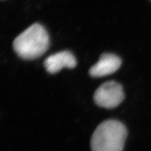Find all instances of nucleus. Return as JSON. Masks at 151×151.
<instances>
[{"label": "nucleus", "mask_w": 151, "mask_h": 151, "mask_svg": "<svg viewBox=\"0 0 151 151\" xmlns=\"http://www.w3.org/2000/svg\"><path fill=\"white\" fill-rule=\"evenodd\" d=\"M49 37L45 28L34 23L14 40L13 47L21 58L32 60L39 58L49 49Z\"/></svg>", "instance_id": "f257e3e1"}, {"label": "nucleus", "mask_w": 151, "mask_h": 151, "mask_svg": "<svg viewBox=\"0 0 151 151\" xmlns=\"http://www.w3.org/2000/svg\"><path fill=\"white\" fill-rule=\"evenodd\" d=\"M127 131L122 122L108 120L99 125L91 137L92 151H122Z\"/></svg>", "instance_id": "f03ea898"}, {"label": "nucleus", "mask_w": 151, "mask_h": 151, "mask_svg": "<svg viewBox=\"0 0 151 151\" xmlns=\"http://www.w3.org/2000/svg\"><path fill=\"white\" fill-rule=\"evenodd\" d=\"M76 65V59L70 52L68 50L59 52L49 56L44 63L46 70L50 74L58 73L64 68H74Z\"/></svg>", "instance_id": "39448f33"}, {"label": "nucleus", "mask_w": 151, "mask_h": 151, "mask_svg": "<svg viewBox=\"0 0 151 151\" xmlns=\"http://www.w3.org/2000/svg\"><path fill=\"white\" fill-rule=\"evenodd\" d=\"M122 64L119 56L111 53L103 54L97 63L90 68L89 73L93 78H101L115 73Z\"/></svg>", "instance_id": "20e7f679"}, {"label": "nucleus", "mask_w": 151, "mask_h": 151, "mask_svg": "<svg viewBox=\"0 0 151 151\" xmlns=\"http://www.w3.org/2000/svg\"><path fill=\"white\" fill-rule=\"evenodd\" d=\"M122 86L115 81H108L102 84L95 91L94 101L99 106L111 109L119 106L124 99Z\"/></svg>", "instance_id": "7ed1b4c3"}]
</instances>
